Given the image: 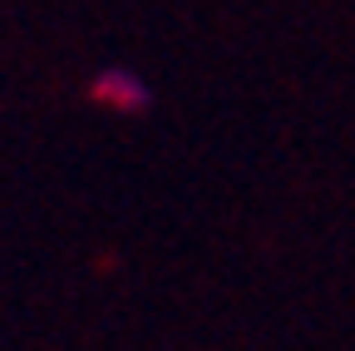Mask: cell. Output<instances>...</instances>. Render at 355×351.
Returning <instances> with one entry per match:
<instances>
[{
    "label": "cell",
    "mask_w": 355,
    "mask_h": 351,
    "mask_svg": "<svg viewBox=\"0 0 355 351\" xmlns=\"http://www.w3.org/2000/svg\"><path fill=\"white\" fill-rule=\"evenodd\" d=\"M94 99L119 109V114H139V109H148V84L133 70H99L94 74Z\"/></svg>",
    "instance_id": "cell-1"
}]
</instances>
